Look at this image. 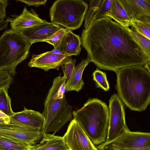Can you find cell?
I'll list each match as a JSON object with an SVG mask.
<instances>
[{"instance_id": "5b68a950", "label": "cell", "mask_w": 150, "mask_h": 150, "mask_svg": "<svg viewBox=\"0 0 150 150\" xmlns=\"http://www.w3.org/2000/svg\"><path fill=\"white\" fill-rule=\"evenodd\" d=\"M31 45L20 33L6 30L0 37V69L14 76L17 66L27 58Z\"/></svg>"}, {"instance_id": "8992f818", "label": "cell", "mask_w": 150, "mask_h": 150, "mask_svg": "<svg viewBox=\"0 0 150 150\" xmlns=\"http://www.w3.org/2000/svg\"><path fill=\"white\" fill-rule=\"evenodd\" d=\"M88 8L82 0H57L50 9L51 23L60 25L71 30L81 25Z\"/></svg>"}, {"instance_id": "277c9868", "label": "cell", "mask_w": 150, "mask_h": 150, "mask_svg": "<svg viewBox=\"0 0 150 150\" xmlns=\"http://www.w3.org/2000/svg\"><path fill=\"white\" fill-rule=\"evenodd\" d=\"M72 115L94 145L105 141L109 120L106 103L97 98L89 99L80 109L73 111Z\"/></svg>"}, {"instance_id": "52a82bcc", "label": "cell", "mask_w": 150, "mask_h": 150, "mask_svg": "<svg viewBox=\"0 0 150 150\" xmlns=\"http://www.w3.org/2000/svg\"><path fill=\"white\" fill-rule=\"evenodd\" d=\"M0 136L33 146L42 137L41 130L10 120L8 124H0Z\"/></svg>"}, {"instance_id": "6da1fadb", "label": "cell", "mask_w": 150, "mask_h": 150, "mask_svg": "<svg viewBox=\"0 0 150 150\" xmlns=\"http://www.w3.org/2000/svg\"><path fill=\"white\" fill-rule=\"evenodd\" d=\"M81 40L87 58L100 69L115 72L125 67L144 66L150 60L127 27L108 16L91 20Z\"/></svg>"}, {"instance_id": "83f0119b", "label": "cell", "mask_w": 150, "mask_h": 150, "mask_svg": "<svg viewBox=\"0 0 150 150\" xmlns=\"http://www.w3.org/2000/svg\"><path fill=\"white\" fill-rule=\"evenodd\" d=\"M130 26L137 32L150 40V23L131 21Z\"/></svg>"}, {"instance_id": "ba28073f", "label": "cell", "mask_w": 150, "mask_h": 150, "mask_svg": "<svg viewBox=\"0 0 150 150\" xmlns=\"http://www.w3.org/2000/svg\"><path fill=\"white\" fill-rule=\"evenodd\" d=\"M109 120L106 139L110 141L120 134L127 127L123 104L117 94H114L109 100Z\"/></svg>"}, {"instance_id": "836d02e7", "label": "cell", "mask_w": 150, "mask_h": 150, "mask_svg": "<svg viewBox=\"0 0 150 150\" xmlns=\"http://www.w3.org/2000/svg\"><path fill=\"white\" fill-rule=\"evenodd\" d=\"M8 23V22L5 20L0 21V31L5 28H6Z\"/></svg>"}, {"instance_id": "ac0fdd59", "label": "cell", "mask_w": 150, "mask_h": 150, "mask_svg": "<svg viewBox=\"0 0 150 150\" xmlns=\"http://www.w3.org/2000/svg\"><path fill=\"white\" fill-rule=\"evenodd\" d=\"M90 62L89 59L87 58L75 66L70 79L67 81L65 86L67 91L79 92L82 89L84 84L82 75L85 68Z\"/></svg>"}, {"instance_id": "1f68e13d", "label": "cell", "mask_w": 150, "mask_h": 150, "mask_svg": "<svg viewBox=\"0 0 150 150\" xmlns=\"http://www.w3.org/2000/svg\"><path fill=\"white\" fill-rule=\"evenodd\" d=\"M112 150H150V145L143 147L137 148H121L111 146Z\"/></svg>"}, {"instance_id": "603a6c76", "label": "cell", "mask_w": 150, "mask_h": 150, "mask_svg": "<svg viewBox=\"0 0 150 150\" xmlns=\"http://www.w3.org/2000/svg\"><path fill=\"white\" fill-rule=\"evenodd\" d=\"M93 77L97 87L101 88L105 91L109 90V83L105 73L97 69L93 73Z\"/></svg>"}, {"instance_id": "8d00e7d4", "label": "cell", "mask_w": 150, "mask_h": 150, "mask_svg": "<svg viewBox=\"0 0 150 150\" xmlns=\"http://www.w3.org/2000/svg\"><path fill=\"white\" fill-rule=\"evenodd\" d=\"M96 150H100V149H97V148H96Z\"/></svg>"}, {"instance_id": "5bb4252c", "label": "cell", "mask_w": 150, "mask_h": 150, "mask_svg": "<svg viewBox=\"0 0 150 150\" xmlns=\"http://www.w3.org/2000/svg\"><path fill=\"white\" fill-rule=\"evenodd\" d=\"M68 56L62 54H55L47 52L38 54H33L28 63L30 67L41 69L46 71L52 69L58 70L62 61Z\"/></svg>"}, {"instance_id": "4316f807", "label": "cell", "mask_w": 150, "mask_h": 150, "mask_svg": "<svg viewBox=\"0 0 150 150\" xmlns=\"http://www.w3.org/2000/svg\"><path fill=\"white\" fill-rule=\"evenodd\" d=\"M112 1V0H103L91 20H95L107 16L106 15L110 11Z\"/></svg>"}, {"instance_id": "ffe728a7", "label": "cell", "mask_w": 150, "mask_h": 150, "mask_svg": "<svg viewBox=\"0 0 150 150\" xmlns=\"http://www.w3.org/2000/svg\"><path fill=\"white\" fill-rule=\"evenodd\" d=\"M31 146L22 142L0 136V150H32Z\"/></svg>"}, {"instance_id": "cb8c5ba5", "label": "cell", "mask_w": 150, "mask_h": 150, "mask_svg": "<svg viewBox=\"0 0 150 150\" xmlns=\"http://www.w3.org/2000/svg\"><path fill=\"white\" fill-rule=\"evenodd\" d=\"M67 29L63 28L52 35L48 39L44 40L45 42L52 45L54 49L58 48L60 46L65 35L66 34Z\"/></svg>"}, {"instance_id": "e575fe53", "label": "cell", "mask_w": 150, "mask_h": 150, "mask_svg": "<svg viewBox=\"0 0 150 150\" xmlns=\"http://www.w3.org/2000/svg\"><path fill=\"white\" fill-rule=\"evenodd\" d=\"M150 60L148 61L144 65V67L149 72H150Z\"/></svg>"}, {"instance_id": "7a4b0ae2", "label": "cell", "mask_w": 150, "mask_h": 150, "mask_svg": "<svg viewBox=\"0 0 150 150\" xmlns=\"http://www.w3.org/2000/svg\"><path fill=\"white\" fill-rule=\"evenodd\" d=\"M118 96L131 110H145L150 102V74L143 66H132L115 72Z\"/></svg>"}, {"instance_id": "7c38bea8", "label": "cell", "mask_w": 150, "mask_h": 150, "mask_svg": "<svg viewBox=\"0 0 150 150\" xmlns=\"http://www.w3.org/2000/svg\"><path fill=\"white\" fill-rule=\"evenodd\" d=\"M62 28L59 25L46 21L26 28L19 33L32 45L34 43L43 42L48 39Z\"/></svg>"}, {"instance_id": "3957f363", "label": "cell", "mask_w": 150, "mask_h": 150, "mask_svg": "<svg viewBox=\"0 0 150 150\" xmlns=\"http://www.w3.org/2000/svg\"><path fill=\"white\" fill-rule=\"evenodd\" d=\"M66 78L60 76L54 79L44 103L42 113L45 121L41 130L42 136L60 131L69 121H71L72 108L65 98Z\"/></svg>"}, {"instance_id": "d6986e66", "label": "cell", "mask_w": 150, "mask_h": 150, "mask_svg": "<svg viewBox=\"0 0 150 150\" xmlns=\"http://www.w3.org/2000/svg\"><path fill=\"white\" fill-rule=\"evenodd\" d=\"M106 16L125 27L130 26L131 21L118 0H112L110 11Z\"/></svg>"}, {"instance_id": "74e56055", "label": "cell", "mask_w": 150, "mask_h": 150, "mask_svg": "<svg viewBox=\"0 0 150 150\" xmlns=\"http://www.w3.org/2000/svg\"><path fill=\"white\" fill-rule=\"evenodd\" d=\"M1 89H0V91H1Z\"/></svg>"}, {"instance_id": "d4e9b609", "label": "cell", "mask_w": 150, "mask_h": 150, "mask_svg": "<svg viewBox=\"0 0 150 150\" xmlns=\"http://www.w3.org/2000/svg\"><path fill=\"white\" fill-rule=\"evenodd\" d=\"M75 59L68 57L65 58L61 64L63 76L66 78L67 81L69 79L71 76L75 67Z\"/></svg>"}, {"instance_id": "9a60e30c", "label": "cell", "mask_w": 150, "mask_h": 150, "mask_svg": "<svg viewBox=\"0 0 150 150\" xmlns=\"http://www.w3.org/2000/svg\"><path fill=\"white\" fill-rule=\"evenodd\" d=\"M10 120L41 130L43 126L45 120L42 113L38 111L28 109L24 107L23 110L15 112L9 117Z\"/></svg>"}, {"instance_id": "d590c367", "label": "cell", "mask_w": 150, "mask_h": 150, "mask_svg": "<svg viewBox=\"0 0 150 150\" xmlns=\"http://www.w3.org/2000/svg\"><path fill=\"white\" fill-rule=\"evenodd\" d=\"M9 117L0 110V118H7Z\"/></svg>"}, {"instance_id": "9c48e42d", "label": "cell", "mask_w": 150, "mask_h": 150, "mask_svg": "<svg viewBox=\"0 0 150 150\" xmlns=\"http://www.w3.org/2000/svg\"><path fill=\"white\" fill-rule=\"evenodd\" d=\"M150 145L149 133L131 131L127 127L117 137L110 141L104 142L98 146L97 148L104 150L109 146L121 148H130Z\"/></svg>"}, {"instance_id": "f546056e", "label": "cell", "mask_w": 150, "mask_h": 150, "mask_svg": "<svg viewBox=\"0 0 150 150\" xmlns=\"http://www.w3.org/2000/svg\"><path fill=\"white\" fill-rule=\"evenodd\" d=\"M16 1L17 2L19 1L29 6H32L38 7L41 5H45L47 0H16Z\"/></svg>"}, {"instance_id": "d6a6232c", "label": "cell", "mask_w": 150, "mask_h": 150, "mask_svg": "<svg viewBox=\"0 0 150 150\" xmlns=\"http://www.w3.org/2000/svg\"><path fill=\"white\" fill-rule=\"evenodd\" d=\"M48 53L55 54H62L65 55L64 53L59 49H54L53 50L47 52Z\"/></svg>"}, {"instance_id": "e0dca14e", "label": "cell", "mask_w": 150, "mask_h": 150, "mask_svg": "<svg viewBox=\"0 0 150 150\" xmlns=\"http://www.w3.org/2000/svg\"><path fill=\"white\" fill-rule=\"evenodd\" d=\"M81 38L78 35L67 30L59 47L58 48L68 57L79 54L81 50Z\"/></svg>"}, {"instance_id": "7402d4cb", "label": "cell", "mask_w": 150, "mask_h": 150, "mask_svg": "<svg viewBox=\"0 0 150 150\" xmlns=\"http://www.w3.org/2000/svg\"><path fill=\"white\" fill-rule=\"evenodd\" d=\"M8 89L4 88L0 91V110L10 117L15 112L11 108V99L8 93Z\"/></svg>"}, {"instance_id": "8fae6325", "label": "cell", "mask_w": 150, "mask_h": 150, "mask_svg": "<svg viewBox=\"0 0 150 150\" xmlns=\"http://www.w3.org/2000/svg\"><path fill=\"white\" fill-rule=\"evenodd\" d=\"M131 21L150 23L149 0H118Z\"/></svg>"}, {"instance_id": "f1b7e54d", "label": "cell", "mask_w": 150, "mask_h": 150, "mask_svg": "<svg viewBox=\"0 0 150 150\" xmlns=\"http://www.w3.org/2000/svg\"><path fill=\"white\" fill-rule=\"evenodd\" d=\"M13 77L5 71L0 69V89L9 88L13 82Z\"/></svg>"}, {"instance_id": "2e32d148", "label": "cell", "mask_w": 150, "mask_h": 150, "mask_svg": "<svg viewBox=\"0 0 150 150\" xmlns=\"http://www.w3.org/2000/svg\"><path fill=\"white\" fill-rule=\"evenodd\" d=\"M39 143L31 146L32 150H69L63 137L46 134Z\"/></svg>"}, {"instance_id": "484cf974", "label": "cell", "mask_w": 150, "mask_h": 150, "mask_svg": "<svg viewBox=\"0 0 150 150\" xmlns=\"http://www.w3.org/2000/svg\"><path fill=\"white\" fill-rule=\"evenodd\" d=\"M102 1L103 0H89V8L85 17V29L88 27L94 14L97 11Z\"/></svg>"}, {"instance_id": "30bf717a", "label": "cell", "mask_w": 150, "mask_h": 150, "mask_svg": "<svg viewBox=\"0 0 150 150\" xmlns=\"http://www.w3.org/2000/svg\"><path fill=\"white\" fill-rule=\"evenodd\" d=\"M69 150H96L95 146L79 123L74 119L63 136Z\"/></svg>"}, {"instance_id": "44dd1931", "label": "cell", "mask_w": 150, "mask_h": 150, "mask_svg": "<svg viewBox=\"0 0 150 150\" xmlns=\"http://www.w3.org/2000/svg\"><path fill=\"white\" fill-rule=\"evenodd\" d=\"M128 31L135 41L141 47L145 54L150 57V40L137 32L131 27H127Z\"/></svg>"}, {"instance_id": "4dcf8cb0", "label": "cell", "mask_w": 150, "mask_h": 150, "mask_svg": "<svg viewBox=\"0 0 150 150\" xmlns=\"http://www.w3.org/2000/svg\"><path fill=\"white\" fill-rule=\"evenodd\" d=\"M8 4V0H0V21L6 18V9Z\"/></svg>"}, {"instance_id": "4fadbf2b", "label": "cell", "mask_w": 150, "mask_h": 150, "mask_svg": "<svg viewBox=\"0 0 150 150\" xmlns=\"http://www.w3.org/2000/svg\"><path fill=\"white\" fill-rule=\"evenodd\" d=\"M6 21L9 23L11 29L19 33L26 28L46 21L40 18L33 8L28 11L26 6L19 15L8 17Z\"/></svg>"}]
</instances>
